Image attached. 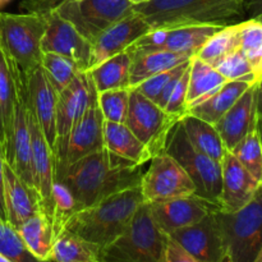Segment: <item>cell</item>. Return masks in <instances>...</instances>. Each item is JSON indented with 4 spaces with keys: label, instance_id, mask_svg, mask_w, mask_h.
Segmentation results:
<instances>
[{
    "label": "cell",
    "instance_id": "cell-1",
    "mask_svg": "<svg viewBox=\"0 0 262 262\" xmlns=\"http://www.w3.org/2000/svg\"><path fill=\"white\" fill-rule=\"evenodd\" d=\"M142 169L102 148L67 166L56 181L71 191L79 211L112 194L140 186Z\"/></svg>",
    "mask_w": 262,
    "mask_h": 262
},
{
    "label": "cell",
    "instance_id": "cell-2",
    "mask_svg": "<svg viewBox=\"0 0 262 262\" xmlns=\"http://www.w3.org/2000/svg\"><path fill=\"white\" fill-rule=\"evenodd\" d=\"M143 202L140 186L124 189L74 212L66 230L96 246L101 252L124 232Z\"/></svg>",
    "mask_w": 262,
    "mask_h": 262
},
{
    "label": "cell",
    "instance_id": "cell-3",
    "mask_svg": "<svg viewBox=\"0 0 262 262\" xmlns=\"http://www.w3.org/2000/svg\"><path fill=\"white\" fill-rule=\"evenodd\" d=\"M133 10L152 30L193 25L227 26L245 17V0H148Z\"/></svg>",
    "mask_w": 262,
    "mask_h": 262
},
{
    "label": "cell",
    "instance_id": "cell-4",
    "mask_svg": "<svg viewBox=\"0 0 262 262\" xmlns=\"http://www.w3.org/2000/svg\"><path fill=\"white\" fill-rule=\"evenodd\" d=\"M168 234L160 229L143 202L124 232L100 252L101 262H158Z\"/></svg>",
    "mask_w": 262,
    "mask_h": 262
},
{
    "label": "cell",
    "instance_id": "cell-5",
    "mask_svg": "<svg viewBox=\"0 0 262 262\" xmlns=\"http://www.w3.org/2000/svg\"><path fill=\"white\" fill-rule=\"evenodd\" d=\"M225 255L233 262H255L262 247V183L242 209L216 211Z\"/></svg>",
    "mask_w": 262,
    "mask_h": 262
},
{
    "label": "cell",
    "instance_id": "cell-6",
    "mask_svg": "<svg viewBox=\"0 0 262 262\" xmlns=\"http://www.w3.org/2000/svg\"><path fill=\"white\" fill-rule=\"evenodd\" d=\"M45 18L36 13H0V46L25 74L41 66Z\"/></svg>",
    "mask_w": 262,
    "mask_h": 262
},
{
    "label": "cell",
    "instance_id": "cell-7",
    "mask_svg": "<svg viewBox=\"0 0 262 262\" xmlns=\"http://www.w3.org/2000/svg\"><path fill=\"white\" fill-rule=\"evenodd\" d=\"M164 151L173 156L187 171L196 187V194L210 200L219 206L217 202L222 192V164L197 150L189 142L179 122L171 128Z\"/></svg>",
    "mask_w": 262,
    "mask_h": 262
},
{
    "label": "cell",
    "instance_id": "cell-8",
    "mask_svg": "<svg viewBox=\"0 0 262 262\" xmlns=\"http://www.w3.org/2000/svg\"><path fill=\"white\" fill-rule=\"evenodd\" d=\"M94 83L89 72H81L76 78L58 95L55 124V181L67 168V151L72 130L83 115Z\"/></svg>",
    "mask_w": 262,
    "mask_h": 262
},
{
    "label": "cell",
    "instance_id": "cell-9",
    "mask_svg": "<svg viewBox=\"0 0 262 262\" xmlns=\"http://www.w3.org/2000/svg\"><path fill=\"white\" fill-rule=\"evenodd\" d=\"M133 7L129 0H60L55 10L92 42L102 31L132 14Z\"/></svg>",
    "mask_w": 262,
    "mask_h": 262
},
{
    "label": "cell",
    "instance_id": "cell-10",
    "mask_svg": "<svg viewBox=\"0 0 262 262\" xmlns=\"http://www.w3.org/2000/svg\"><path fill=\"white\" fill-rule=\"evenodd\" d=\"M143 201H168L196 193V187L181 164L165 151L152 156L140 183Z\"/></svg>",
    "mask_w": 262,
    "mask_h": 262
},
{
    "label": "cell",
    "instance_id": "cell-11",
    "mask_svg": "<svg viewBox=\"0 0 262 262\" xmlns=\"http://www.w3.org/2000/svg\"><path fill=\"white\" fill-rule=\"evenodd\" d=\"M177 122L179 120L169 115L156 102L137 90L130 89L125 124L151 151L152 156L164 150L169 133Z\"/></svg>",
    "mask_w": 262,
    "mask_h": 262
},
{
    "label": "cell",
    "instance_id": "cell-12",
    "mask_svg": "<svg viewBox=\"0 0 262 262\" xmlns=\"http://www.w3.org/2000/svg\"><path fill=\"white\" fill-rule=\"evenodd\" d=\"M45 18L46 28L41 41L42 53H54L73 59L84 72H89L91 61L92 42L77 28L56 13L55 8L41 13Z\"/></svg>",
    "mask_w": 262,
    "mask_h": 262
},
{
    "label": "cell",
    "instance_id": "cell-13",
    "mask_svg": "<svg viewBox=\"0 0 262 262\" xmlns=\"http://www.w3.org/2000/svg\"><path fill=\"white\" fill-rule=\"evenodd\" d=\"M224 26L193 25L152 30L130 49H156L193 58L205 42Z\"/></svg>",
    "mask_w": 262,
    "mask_h": 262
},
{
    "label": "cell",
    "instance_id": "cell-14",
    "mask_svg": "<svg viewBox=\"0 0 262 262\" xmlns=\"http://www.w3.org/2000/svg\"><path fill=\"white\" fill-rule=\"evenodd\" d=\"M151 31L152 28L146 22L145 18L136 12L118 20L117 23L102 31L92 41L90 69L99 66L100 63L112 56L128 51L141 37L147 35Z\"/></svg>",
    "mask_w": 262,
    "mask_h": 262
},
{
    "label": "cell",
    "instance_id": "cell-15",
    "mask_svg": "<svg viewBox=\"0 0 262 262\" xmlns=\"http://www.w3.org/2000/svg\"><path fill=\"white\" fill-rule=\"evenodd\" d=\"M154 219L165 234L201 222L211 212L219 211V206L210 200L193 193L168 201L148 204Z\"/></svg>",
    "mask_w": 262,
    "mask_h": 262
},
{
    "label": "cell",
    "instance_id": "cell-16",
    "mask_svg": "<svg viewBox=\"0 0 262 262\" xmlns=\"http://www.w3.org/2000/svg\"><path fill=\"white\" fill-rule=\"evenodd\" d=\"M169 237L200 262H219L225 256L216 211L196 224L170 233Z\"/></svg>",
    "mask_w": 262,
    "mask_h": 262
},
{
    "label": "cell",
    "instance_id": "cell-17",
    "mask_svg": "<svg viewBox=\"0 0 262 262\" xmlns=\"http://www.w3.org/2000/svg\"><path fill=\"white\" fill-rule=\"evenodd\" d=\"M28 104V101H27ZM28 127L32 145V174L35 189L41 200L42 212L51 223L53 212V186L55 182V159L35 114L28 106Z\"/></svg>",
    "mask_w": 262,
    "mask_h": 262
},
{
    "label": "cell",
    "instance_id": "cell-18",
    "mask_svg": "<svg viewBox=\"0 0 262 262\" xmlns=\"http://www.w3.org/2000/svg\"><path fill=\"white\" fill-rule=\"evenodd\" d=\"M104 122L105 119L97 101V92L94 86L89 105L72 130L67 151V166L105 148Z\"/></svg>",
    "mask_w": 262,
    "mask_h": 262
},
{
    "label": "cell",
    "instance_id": "cell-19",
    "mask_svg": "<svg viewBox=\"0 0 262 262\" xmlns=\"http://www.w3.org/2000/svg\"><path fill=\"white\" fill-rule=\"evenodd\" d=\"M222 192L219 196L220 211L233 212L242 209L255 196L258 183L247 169L227 151L222 160Z\"/></svg>",
    "mask_w": 262,
    "mask_h": 262
},
{
    "label": "cell",
    "instance_id": "cell-20",
    "mask_svg": "<svg viewBox=\"0 0 262 262\" xmlns=\"http://www.w3.org/2000/svg\"><path fill=\"white\" fill-rule=\"evenodd\" d=\"M27 101L54 152L58 92L51 86L41 66L27 76Z\"/></svg>",
    "mask_w": 262,
    "mask_h": 262
},
{
    "label": "cell",
    "instance_id": "cell-21",
    "mask_svg": "<svg viewBox=\"0 0 262 262\" xmlns=\"http://www.w3.org/2000/svg\"><path fill=\"white\" fill-rule=\"evenodd\" d=\"M258 83L260 82L251 84L219 122L214 124L228 151H232L257 124L256 96Z\"/></svg>",
    "mask_w": 262,
    "mask_h": 262
},
{
    "label": "cell",
    "instance_id": "cell-22",
    "mask_svg": "<svg viewBox=\"0 0 262 262\" xmlns=\"http://www.w3.org/2000/svg\"><path fill=\"white\" fill-rule=\"evenodd\" d=\"M4 202L7 222L15 229L33 215L42 212L41 200L37 192L27 186L5 161Z\"/></svg>",
    "mask_w": 262,
    "mask_h": 262
},
{
    "label": "cell",
    "instance_id": "cell-23",
    "mask_svg": "<svg viewBox=\"0 0 262 262\" xmlns=\"http://www.w3.org/2000/svg\"><path fill=\"white\" fill-rule=\"evenodd\" d=\"M15 83L12 69L0 46V152L7 164L12 161Z\"/></svg>",
    "mask_w": 262,
    "mask_h": 262
},
{
    "label": "cell",
    "instance_id": "cell-24",
    "mask_svg": "<svg viewBox=\"0 0 262 262\" xmlns=\"http://www.w3.org/2000/svg\"><path fill=\"white\" fill-rule=\"evenodd\" d=\"M130 58V89L141 82L169 69L178 67L192 58L182 54L156 49H129Z\"/></svg>",
    "mask_w": 262,
    "mask_h": 262
},
{
    "label": "cell",
    "instance_id": "cell-25",
    "mask_svg": "<svg viewBox=\"0 0 262 262\" xmlns=\"http://www.w3.org/2000/svg\"><path fill=\"white\" fill-rule=\"evenodd\" d=\"M104 145L106 150L137 165L145 166L152 159L151 151L138 140L125 123L104 122Z\"/></svg>",
    "mask_w": 262,
    "mask_h": 262
},
{
    "label": "cell",
    "instance_id": "cell-26",
    "mask_svg": "<svg viewBox=\"0 0 262 262\" xmlns=\"http://www.w3.org/2000/svg\"><path fill=\"white\" fill-rule=\"evenodd\" d=\"M130 63L129 51H124L90 69V77L97 94L110 90L130 89Z\"/></svg>",
    "mask_w": 262,
    "mask_h": 262
},
{
    "label": "cell",
    "instance_id": "cell-27",
    "mask_svg": "<svg viewBox=\"0 0 262 262\" xmlns=\"http://www.w3.org/2000/svg\"><path fill=\"white\" fill-rule=\"evenodd\" d=\"M189 142L199 151L222 163L227 148L214 124L187 113L179 120Z\"/></svg>",
    "mask_w": 262,
    "mask_h": 262
},
{
    "label": "cell",
    "instance_id": "cell-28",
    "mask_svg": "<svg viewBox=\"0 0 262 262\" xmlns=\"http://www.w3.org/2000/svg\"><path fill=\"white\" fill-rule=\"evenodd\" d=\"M227 82L228 79H225L214 67L205 63L197 56H193L189 66L187 109L209 99L215 92L219 91Z\"/></svg>",
    "mask_w": 262,
    "mask_h": 262
},
{
    "label": "cell",
    "instance_id": "cell-29",
    "mask_svg": "<svg viewBox=\"0 0 262 262\" xmlns=\"http://www.w3.org/2000/svg\"><path fill=\"white\" fill-rule=\"evenodd\" d=\"M251 84L253 83L242 81H228L219 91L215 92L209 99L202 101L201 104L189 107L188 113L211 124H215L237 102V100L245 94V91Z\"/></svg>",
    "mask_w": 262,
    "mask_h": 262
},
{
    "label": "cell",
    "instance_id": "cell-30",
    "mask_svg": "<svg viewBox=\"0 0 262 262\" xmlns=\"http://www.w3.org/2000/svg\"><path fill=\"white\" fill-rule=\"evenodd\" d=\"M28 252L38 261H49L54 242L53 225L45 214L38 212L17 228Z\"/></svg>",
    "mask_w": 262,
    "mask_h": 262
},
{
    "label": "cell",
    "instance_id": "cell-31",
    "mask_svg": "<svg viewBox=\"0 0 262 262\" xmlns=\"http://www.w3.org/2000/svg\"><path fill=\"white\" fill-rule=\"evenodd\" d=\"M100 258V248L64 229L54 239L49 262H95Z\"/></svg>",
    "mask_w": 262,
    "mask_h": 262
},
{
    "label": "cell",
    "instance_id": "cell-32",
    "mask_svg": "<svg viewBox=\"0 0 262 262\" xmlns=\"http://www.w3.org/2000/svg\"><path fill=\"white\" fill-rule=\"evenodd\" d=\"M237 49H239V36H238V23H234V25L224 26L217 32H215L194 56L215 67L223 58Z\"/></svg>",
    "mask_w": 262,
    "mask_h": 262
},
{
    "label": "cell",
    "instance_id": "cell-33",
    "mask_svg": "<svg viewBox=\"0 0 262 262\" xmlns=\"http://www.w3.org/2000/svg\"><path fill=\"white\" fill-rule=\"evenodd\" d=\"M41 67L58 95L69 86L81 72H84L73 59L54 53H43Z\"/></svg>",
    "mask_w": 262,
    "mask_h": 262
},
{
    "label": "cell",
    "instance_id": "cell-34",
    "mask_svg": "<svg viewBox=\"0 0 262 262\" xmlns=\"http://www.w3.org/2000/svg\"><path fill=\"white\" fill-rule=\"evenodd\" d=\"M239 50L252 66L258 79H262V22L256 18L238 23Z\"/></svg>",
    "mask_w": 262,
    "mask_h": 262
},
{
    "label": "cell",
    "instance_id": "cell-35",
    "mask_svg": "<svg viewBox=\"0 0 262 262\" xmlns=\"http://www.w3.org/2000/svg\"><path fill=\"white\" fill-rule=\"evenodd\" d=\"M230 152L258 183H262V143L257 124Z\"/></svg>",
    "mask_w": 262,
    "mask_h": 262
},
{
    "label": "cell",
    "instance_id": "cell-36",
    "mask_svg": "<svg viewBox=\"0 0 262 262\" xmlns=\"http://www.w3.org/2000/svg\"><path fill=\"white\" fill-rule=\"evenodd\" d=\"M74 212H77V206L73 194L61 182L55 181L53 186V212H51L54 239L66 229L67 223L73 216Z\"/></svg>",
    "mask_w": 262,
    "mask_h": 262
},
{
    "label": "cell",
    "instance_id": "cell-37",
    "mask_svg": "<svg viewBox=\"0 0 262 262\" xmlns=\"http://www.w3.org/2000/svg\"><path fill=\"white\" fill-rule=\"evenodd\" d=\"M214 68L228 81H242L248 83L260 82L251 63L239 49L223 58Z\"/></svg>",
    "mask_w": 262,
    "mask_h": 262
},
{
    "label": "cell",
    "instance_id": "cell-38",
    "mask_svg": "<svg viewBox=\"0 0 262 262\" xmlns=\"http://www.w3.org/2000/svg\"><path fill=\"white\" fill-rule=\"evenodd\" d=\"M129 95L130 89L110 90L97 94L104 119L113 123H125L129 109Z\"/></svg>",
    "mask_w": 262,
    "mask_h": 262
},
{
    "label": "cell",
    "instance_id": "cell-39",
    "mask_svg": "<svg viewBox=\"0 0 262 262\" xmlns=\"http://www.w3.org/2000/svg\"><path fill=\"white\" fill-rule=\"evenodd\" d=\"M0 253L13 262H42L36 260L28 252L17 229L2 217H0Z\"/></svg>",
    "mask_w": 262,
    "mask_h": 262
},
{
    "label": "cell",
    "instance_id": "cell-40",
    "mask_svg": "<svg viewBox=\"0 0 262 262\" xmlns=\"http://www.w3.org/2000/svg\"><path fill=\"white\" fill-rule=\"evenodd\" d=\"M189 64H191V60L186 61V63L181 64V66L178 67H174V68L169 69V71L161 72V73L156 74V76L141 82L140 84H137V86L133 87V89L140 91L143 96H146L147 99L152 100V101L155 102L156 99L159 97V95L168 87V84L170 83L173 79L179 78V77L186 72V69L188 68Z\"/></svg>",
    "mask_w": 262,
    "mask_h": 262
},
{
    "label": "cell",
    "instance_id": "cell-41",
    "mask_svg": "<svg viewBox=\"0 0 262 262\" xmlns=\"http://www.w3.org/2000/svg\"><path fill=\"white\" fill-rule=\"evenodd\" d=\"M191 66V64H189ZM188 82H189V67L186 69L181 78L178 79L177 84L171 91L170 97L168 100V104L164 107L169 115H171L176 119L181 120L183 115L188 113L187 109V94H188Z\"/></svg>",
    "mask_w": 262,
    "mask_h": 262
},
{
    "label": "cell",
    "instance_id": "cell-42",
    "mask_svg": "<svg viewBox=\"0 0 262 262\" xmlns=\"http://www.w3.org/2000/svg\"><path fill=\"white\" fill-rule=\"evenodd\" d=\"M158 262H200L196 258L192 257L187 251H184L178 243L174 239H171L168 235L164 247L163 253Z\"/></svg>",
    "mask_w": 262,
    "mask_h": 262
},
{
    "label": "cell",
    "instance_id": "cell-43",
    "mask_svg": "<svg viewBox=\"0 0 262 262\" xmlns=\"http://www.w3.org/2000/svg\"><path fill=\"white\" fill-rule=\"evenodd\" d=\"M245 14L248 18L262 15V0H245Z\"/></svg>",
    "mask_w": 262,
    "mask_h": 262
},
{
    "label": "cell",
    "instance_id": "cell-44",
    "mask_svg": "<svg viewBox=\"0 0 262 262\" xmlns=\"http://www.w3.org/2000/svg\"><path fill=\"white\" fill-rule=\"evenodd\" d=\"M0 217L7 222L4 202V159H3L2 152H0Z\"/></svg>",
    "mask_w": 262,
    "mask_h": 262
},
{
    "label": "cell",
    "instance_id": "cell-45",
    "mask_svg": "<svg viewBox=\"0 0 262 262\" xmlns=\"http://www.w3.org/2000/svg\"><path fill=\"white\" fill-rule=\"evenodd\" d=\"M256 110H257V115H262V79L258 83L257 96H256Z\"/></svg>",
    "mask_w": 262,
    "mask_h": 262
},
{
    "label": "cell",
    "instance_id": "cell-46",
    "mask_svg": "<svg viewBox=\"0 0 262 262\" xmlns=\"http://www.w3.org/2000/svg\"><path fill=\"white\" fill-rule=\"evenodd\" d=\"M257 129H258V133H260V138L262 143V115H257Z\"/></svg>",
    "mask_w": 262,
    "mask_h": 262
},
{
    "label": "cell",
    "instance_id": "cell-47",
    "mask_svg": "<svg viewBox=\"0 0 262 262\" xmlns=\"http://www.w3.org/2000/svg\"><path fill=\"white\" fill-rule=\"evenodd\" d=\"M133 5H137V4H142V3L148 2V0H129Z\"/></svg>",
    "mask_w": 262,
    "mask_h": 262
},
{
    "label": "cell",
    "instance_id": "cell-48",
    "mask_svg": "<svg viewBox=\"0 0 262 262\" xmlns=\"http://www.w3.org/2000/svg\"><path fill=\"white\" fill-rule=\"evenodd\" d=\"M0 262H13V261L9 260V258L5 257L4 255H2V253H0Z\"/></svg>",
    "mask_w": 262,
    "mask_h": 262
},
{
    "label": "cell",
    "instance_id": "cell-49",
    "mask_svg": "<svg viewBox=\"0 0 262 262\" xmlns=\"http://www.w3.org/2000/svg\"><path fill=\"white\" fill-rule=\"evenodd\" d=\"M255 262H262V247H261L260 252H258L257 257H256V260H255Z\"/></svg>",
    "mask_w": 262,
    "mask_h": 262
},
{
    "label": "cell",
    "instance_id": "cell-50",
    "mask_svg": "<svg viewBox=\"0 0 262 262\" xmlns=\"http://www.w3.org/2000/svg\"><path fill=\"white\" fill-rule=\"evenodd\" d=\"M10 2H12V0H0V8L5 7V5H7L8 3H10Z\"/></svg>",
    "mask_w": 262,
    "mask_h": 262
},
{
    "label": "cell",
    "instance_id": "cell-51",
    "mask_svg": "<svg viewBox=\"0 0 262 262\" xmlns=\"http://www.w3.org/2000/svg\"><path fill=\"white\" fill-rule=\"evenodd\" d=\"M219 262H233V261H232V260H230V258H229V257H228V256H227V255H225V256H224V257H223V258H222V260H220Z\"/></svg>",
    "mask_w": 262,
    "mask_h": 262
},
{
    "label": "cell",
    "instance_id": "cell-52",
    "mask_svg": "<svg viewBox=\"0 0 262 262\" xmlns=\"http://www.w3.org/2000/svg\"><path fill=\"white\" fill-rule=\"evenodd\" d=\"M256 19H258V20H261V22H262V15H260V17H257V18H256Z\"/></svg>",
    "mask_w": 262,
    "mask_h": 262
},
{
    "label": "cell",
    "instance_id": "cell-53",
    "mask_svg": "<svg viewBox=\"0 0 262 262\" xmlns=\"http://www.w3.org/2000/svg\"><path fill=\"white\" fill-rule=\"evenodd\" d=\"M95 262H101V261H95Z\"/></svg>",
    "mask_w": 262,
    "mask_h": 262
}]
</instances>
